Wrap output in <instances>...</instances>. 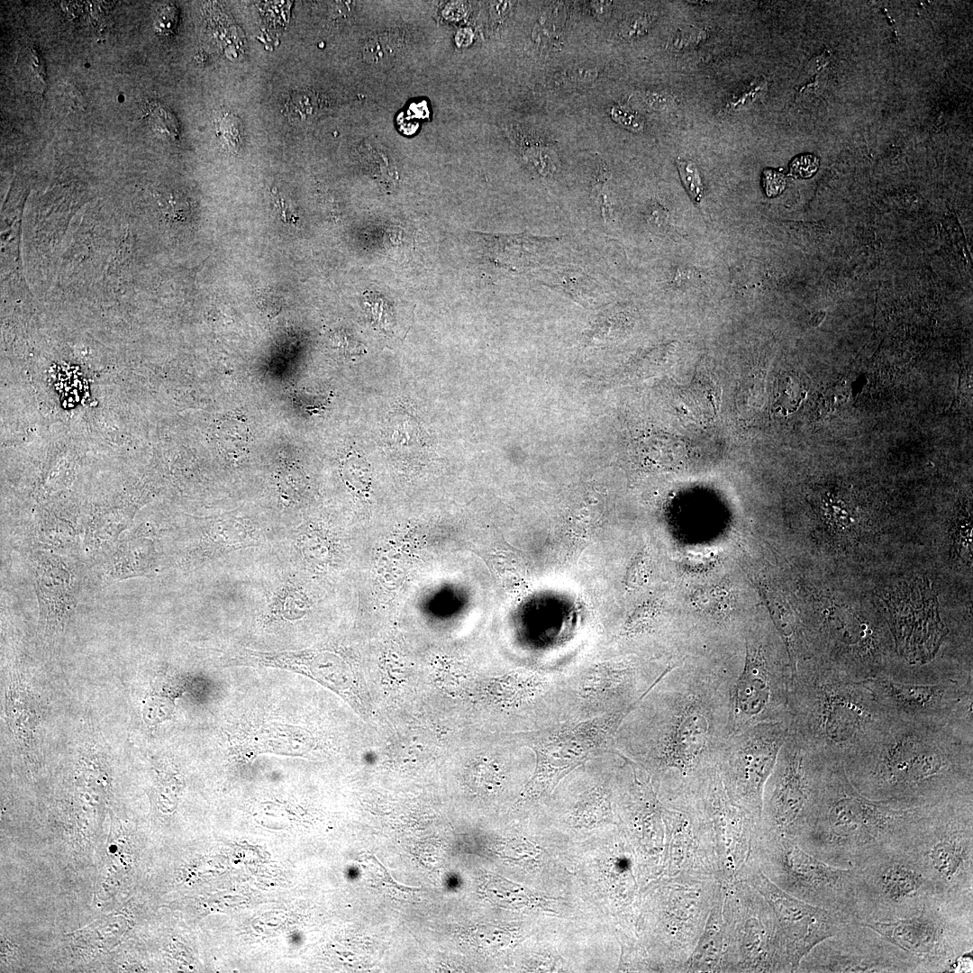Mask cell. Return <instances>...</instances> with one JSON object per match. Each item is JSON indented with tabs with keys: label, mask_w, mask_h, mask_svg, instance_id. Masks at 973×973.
<instances>
[{
	"label": "cell",
	"mask_w": 973,
	"mask_h": 973,
	"mask_svg": "<svg viewBox=\"0 0 973 973\" xmlns=\"http://www.w3.org/2000/svg\"><path fill=\"white\" fill-rule=\"evenodd\" d=\"M740 667L685 657L619 725V754L654 778L664 804L688 798L716 768L730 736V694Z\"/></svg>",
	"instance_id": "obj_1"
},
{
	"label": "cell",
	"mask_w": 973,
	"mask_h": 973,
	"mask_svg": "<svg viewBox=\"0 0 973 973\" xmlns=\"http://www.w3.org/2000/svg\"><path fill=\"white\" fill-rule=\"evenodd\" d=\"M862 796L914 805L973 798V731L892 716L843 766Z\"/></svg>",
	"instance_id": "obj_2"
},
{
	"label": "cell",
	"mask_w": 973,
	"mask_h": 973,
	"mask_svg": "<svg viewBox=\"0 0 973 973\" xmlns=\"http://www.w3.org/2000/svg\"><path fill=\"white\" fill-rule=\"evenodd\" d=\"M933 805L868 798L851 785L842 765L827 763L813 807L788 836L830 865L860 868L902 846Z\"/></svg>",
	"instance_id": "obj_3"
},
{
	"label": "cell",
	"mask_w": 973,
	"mask_h": 973,
	"mask_svg": "<svg viewBox=\"0 0 973 973\" xmlns=\"http://www.w3.org/2000/svg\"><path fill=\"white\" fill-rule=\"evenodd\" d=\"M891 718L865 680L851 677L814 656L795 666L788 727L827 763L843 766Z\"/></svg>",
	"instance_id": "obj_4"
},
{
	"label": "cell",
	"mask_w": 973,
	"mask_h": 973,
	"mask_svg": "<svg viewBox=\"0 0 973 973\" xmlns=\"http://www.w3.org/2000/svg\"><path fill=\"white\" fill-rule=\"evenodd\" d=\"M864 680L892 716L973 730L972 666L903 659Z\"/></svg>",
	"instance_id": "obj_5"
},
{
	"label": "cell",
	"mask_w": 973,
	"mask_h": 973,
	"mask_svg": "<svg viewBox=\"0 0 973 973\" xmlns=\"http://www.w3.org/2000/svg\"><path fill=\"white\" fill-rule=\"evenodd\" d=\"M859 923L897 947L916 973L958 972L973 950V893L939 894L912 916Z\"/></svg>",
	"instance_id": "obj_6"
},
{
	"label": "cell",
	"mask_w": 973,
	"mask_h": 973,
	"mask_svg": "<svg viewBox=\"0 0 973 973\" xmlns=\"http://www.w3.org/2000/svg\"><path fill=\"white\" fill-rule=\"evenodd\" d=\"M777 887L808 904L855 921L859 868L830 865L786 834L760 832L751 859Z\"/></svg>",
	"instance_id": "obj_7"
},
{
	"label": "cell",
	"mask_w": 973,
	"mask_h": 973,
	"mask_svg": "<svg viewBox=\"0 0 973 973\" xmlns=\"http://www.w3.org/2000/svg\"><path fill=\"white\" fill-rule=\"evenodd\" d=\"M904 845L940 894L973 893V798L934 805Z\"/></svg>",
	"instance_id": "obj_8"
},
{
	"label": "cell",
	"mask_w": 973,
	"mask_h": 973,
	"mask_svg": "<svg viewBox=\"0 0 973 973\" xmlns=\"http://www.w3.org/2000/svg\"><path fill=\"white\" fill-rule=\"evenodd\" d=\"M672 807L691 818L717 880H739L751 859L760 823L732 801L717 766L692 796Z\"/></svg>",
	"instance_id": "obj_9"
},
{
	"label": "cell",
	"mask_w": 973,
	"mask_h": 973,
	"mask_svg": "<svg viewBox=\"0 0 973 973\" xmlns=\"http://www.w3.org/2000/svg\"><path fill=\"white\" fill-rule=\"evenodd\" d=\"M743 639V662L730 694V736L759 723L789 720L792 668L787 654L759 630L749 629Z\"/></svg>",
	"instance_id": "obj_10"
},
{
	"label": "cell",
	"mask_w": 973,
	"mask_h": 973,
	"mask_svg": "<svg viewBox=\"0 0 973 973\" xmlns=\"http://www.w3.org/2000/svg\"><path fill=\"white\" fill-rule=\"evenodd\" d=\"M859 869L855 898L858 923L912 916L940 894L919 859L904 844Z\"/></svg>",
	"instance_id": "obj_11"
},
{
	"label": "cell",
	"mask_w": 973,
	"mask_h": 973,
	"mask_svg": "<svg viewBox=\"0 0 973 973\" xmlns=\"http://www.w3.org/2000/svg\"><path fill=\"white\" fill-rule=\"evenodd\" d=\"M726 951L722 972H788L768 902L741 880L722 884Z\"/></svg>",
	"instance_id": "obj_12"
},
{
	"label": "cell",
	"mask_w": 973,
	"mask_h": 973,
	"mask_svg": "<svg viewBox=\"0 0 973 973\" xmlns=\"http://www.w3.org/2000/svg\"><path fill=\"white\" fill-rule=\"evenodd\" d=\"M827 762L789 730L763 792L760 832L789 835L813 807Z\"/></svg>",
	"instance_id": "obj_13"
},
{
	"label": "cell",
	"mask_w": 973,
	"mask_h": 973,
	"mask_svg": "<svg viewBox=\"0 0 973 973\" xmlns=\"http://www.w3.org/2000/svg\"><path fill=\"white\" fill-rule=\"evenodd\" d=\"M788 722L763 723L731 735L717 769L733 803L761 823L765 784L788 734Z\"/></svg>",
	"instance_id": "obj_14"
},
{
	"label": "cell",
	"mask_w": 973,
	"mask_h": 973,
	"mask_svg": "<svg viewBox=\"0 0 973 973\" xmlns=\"http://www.w3.org/2000/svg\"><path fill=\"white\" fill-rule=\"evenodd\" d=\"M739 880L757 890L772 909L788 972H797L801 960L814 946L852 921L787 894L770 881L752 860L744 868Z\"/></svg>",
	"instance_id": "obj_15"
},
{
	"label": "cell",
	"mask_w": 973,
	"mask_h": 973,
	"mask_svg": "<svg viewBox=\"0 0 973 973\" xmlns=\"http://www.w3.org/2000/svg\"><path fill=\"white\" fill-rule=\"evenodd\" d=\"M797 972L916 973L897 947L856 921L814 946Z\"/></svg>",
	"instance_id": "obj_16"
},
{
	"label": "cell",
	"mask_w": 973,
	"mask_h": 973,
	"mask_svg": "<svg viewBox=\"0 0 973 973\" xmlns=\"http://www.w3.org/2000/svg\"><path fill=\"white\" fill-rule=\"evenodd\" d=\"M665 892V955L670 971L685 972L709 914L723 893L714 879L668 878Z\"/></svg>",
	"instance_id": "obj_17"
},
{
	"label": "cell",
	"mask_w": 973,
	"mask_h": 973,
	"mask_svg": "<svg viewBox=\"0 0 973 973\" xmlns=\"http://www.w3.org/2000/svg\"><path fill=\"white\" fill-rule=\"evenodd\" d=\"M227 666L271 668L310 677L346 699L354 694V675L339 655L311 650L259 651L242 649L225 661Z\"/></svg>",
	"instance_id": "obj_18"
},
{
	"label": "cell",
	"mask_w": 973,
	"mask_h": 973,
	"mask_svg": "<svg viewBox=\"0 0 973 973\" xmlns=\"http://www.w3.org/2000/svg\"><path fill=\"white\" fill-rule=\"evenodd\" d=\"M664 822V867L668 878L717 880L714 868L689 815L683 810L666 805Z\"/></svg>",
	"instance_id": "obj_19"
},
{
	"label": "cell",
	"mask_w": 973,
	"mask_h": 973,
	"mask_svg": "<svg viewBox=\"0 0 973 973\" xmlns=\"http://www.w3.org/2000/svg\"><path fill=\"white\" fill-rule=\"evenodd\" d=\"M239 733L236 750L239 753H277L292 756H304L314 749V740L309 731L300 726L271 722L252 723Z\"/></svg>",
	"instance_id": "obj_20"
},
{
	"label": "cell",
	"mask_w": 973,
	"mask_h": 973,
	"mask_svg": "<svg viewBox=\"0 0 973 973\" xmlns=\"http://www.w3.org/2000/svg\"><path fill=\"white\" fill-rule=\"evenodd\" d=\"M261 541L260 525L243 522L224 521L206 525L197 548L194 550L199 558L207 559L219 557L239 549L257 546Z\"/></svg>",
	"instance_id": "obj_21"
},
{
	"label": "cell",
	"mask_w": 973,
	"mask_h": 973,
	"mask_svg": "<svg viewBox=\"0 0 973 973\" xmlns=\"http://www.w3.org/2000/svg\"><path fill=\"white\" fill-rule=\"evenodd\" d=\"M725 951L726 932L722 893L709 914L704 932L687 962L685 972H722Z\"/></svg>",
	"instance_id": "obj_22"
},
{
	"label": "cell",
	"mask_w": 973,
	"mask_h": 973,
	"mask_svg": "<svg viewBox=\"0 0 973 973\" xmlns=\"http://www.w3.org/2000/svg\"><path fill=\"white\" fill-rule=\"evenodd\" d=\"M489 259L508 269L532 265L547 242L527 234H481Z\"/></svg>",
	"instance_id": "obj_23"
},
{
	"label": "cell",
	"mask_w": 973,
	"mask_h": 973,
	"mask_svg": "<svg viewBox=\"0 0 973 973\" xmlns=\"http://www.w3.org/2000/svg\"><path fill=\"white\" fill-rule=\"evenodd\" d=\"M541 277L546 285L567 293L582 305H593L600 300L598 283L577 269H550Z\"/></svg>",
	"instance_id": "obj_24"
},
{
	"label": "cell",
	"mask_w": 973,
	"mask_h": 973,
	"mask_svg": "<svg viewBox=\"0 0 973 973\" xmlns=\"http://www.w3.org/2000/svg\"><path fill=\"white\" fill-rule=\"evenodd\" d=\"M323 106L321 96L308 89L291 91L283 100V113L294 123L314 120Z\"/></svg>",
	"instance_id": "obj_25"
},
{
	"label": "cell",
	"mask_w": 973,
	"mask_h": 973,
	"mask_svg": "<svg viewBox=\"0 0 973 973\" xmlns=\"http://www.w3.org/2000/svg\"><path fill=\"white\" fill-rule=\"evenodd\" d=\"M219 445L227 459L238 460L246 454L249 445V429L238 418H228L220 423Z\"/></svg>",
	"instance_id": "obj_26"
},
{
	"label": "cell",
	"mask_w": 973,
	"mask_h": 973,
	"mask_svg": "<svg viewBox=\"0 0 973 973\" xmlns=\"http://www.w3.org/2000/svg\"><path fill=\"white\" fill-rule=\"evenodd\" d=\"M642 447H645L660 465L665 468H679L687 459L685 443L677 437L671 435H656L650 438Z\"/></svg>",
	"instance_id": "obj_27"
},
{
	"label": "cell",
	"mask_w": 973,
	"mask_h": 973,
	"mask_svg": "<svg viewBox=\"0 0 973 973\" xmlns=\"http://www.w3.org/2000/svg\"><path fill=\"white\" fill-rule=\"evenodd\" d=\"M403 44V38L396 31L377 34L365 43L363 58L372 64L388 61L398 53Z\"/></svg>",
	"instance_id": "obj_28"
},
{
	"label": "cell",
	"mask_w": 973,
	"mask_h": 973,
	"mask_svg": "<svg viewBox=\"0 0 973 973\" xmlns=\"http://www.w3.org/2000/svg\"><path fill=\"white\" fill-rule=\"evenodd\" d=\"M301 596L302 594L295 587V583H287L277 588L269 604V617L285 621L301 616L302 607L299 604H304L299 598Z\"/></svg>",
	"instance_id": "obj_29"
},
{
	"label": "cell",
	"mask_w": 973,
	"mask_h": 973,
	"mask_svg": "<svg viewBox=\"0 0 973 973\" xmlns=\"http://www.w3.org/2000/svg\"><path fill=\"white\" fill-rule=\"evenodd\" d=\"M21 68L26 82L35 91H43L46 87V71L43 59L39 52L27 47L21 56Z\"/></svg>",
	"instance_id": "obj_30"
},
{
	"label": "cell",
	"mask_w": 973,
	"mask_h": 973,
	"mask_svg": "<svg viewBox=\"0 0 973 973\" xmlns=\"http://www.w3.org/2000/svg\"><path fill=\"white\" fill-rule=\"evenodd\" d=\"M523 157L527 166L540 175H551L556 170L555 153L548 147L529 146L523 150Z\"/></svg>",
	"instance_id": "obj_31"
},
{
	"label": "cell",
	"mask_w": 973,
	"mask_h": 973,
	"mask_svg": "<svg viewBox=\"0 0 973 973\" xmlns=\"http://www.w3.org/2000/svg\"><path fill=\"white\" fill-rule=\"evenodd\" d=\"M677 166L689 196L695 203H701L704 198V185L696 165L691 160L677 159Z\"/></svg>",
	"instance_id": "obj_32"
},
{
	"label": "cell",
	"mask_w": 973,
	"mask_h": 973,
	"mask_svg": "<svg viewBox=\"0 0 973 973\" xmlns=\"http://www.w3.org/2000/svg\"><path fill=\"white\" fill-rule=\"evenodd\" d=\"M765 89V81L760 78L754 79L732 94L727 102L726 108L730 111L745 109L757 101Z\"/></svg>",
	"instance_id": "obj_33"
},
{
	"label": "cell",
	"mask_w": 973,
	"mask_h": 973,
	"mask_svg": "<svg viewBox=\"0 0 973 973\" xmlns=\"http://www.w3.org/2000/svg\"><path fill=\"white\" fill-rule=\"evenodd\" d=\"M148 121L152 130L167 138H176L177 126L173 114L159 105H153L149 109Z\"/></svg>",
	"instance_id": "obj_34"
},
{
	"label": "cell",
	"mask_w": 973,
	"mask_h": 973,
	"mask_svg": "<svg viewBox=\"0 0 973 973\" xmlns=\"http://www.w3.org/2000/svg\"><path fill=\"white\" fill-rule=\"evenodd\" d=\"M650 14H634L624 20L618 28V35L623 40H632L647 33L653 24Z\"/></svg>",
	"instance_id": "obj_35"
},
{
	"label": "cell",
	"mask_w": 973,
	"mask_h": 973,
	"mask_svg": "<svg viewBox=\"0 0 973 973\" xmlns=\"http://www.w3.org/2000/svg\"><path fill=\"white\" fill-rule=\"evenodd\" d=\"M611 115L616 123L628 130L640 132L644 129L643 118L630 108L622 105L614 106L611 111Z\"/></svg>",
	"instance_id": "obj_36"
},
{
	"label": "cell",
	"mask_w": 973,
	"mask_h": 973,
	"mask_svg": "<svg viewBox=\"0 0 973 973\" xmlns=\"http://www.w3.org/2000/svg\"><path fill=\"white\" fill-rule=\"evenodd\" d=\"M819 168V159L813 154L796 157L790 163V174L797 178L812 177Z\"/></svg>",
	"instance_id": "obj_37"
},
{
	"label": "cell",
	"mask_w": 973,
	"mask_h": 973,
	"mask_svg": "<svg viewBox=\"0 0 973 973\" xmlns=\"http://www.w3.org/2000/svg\"><path fill=\"white\" fill-rule=\"evenodd\" d=\"M705 37V32L696 27H686L680 29L673 36L671 47L676 50H683L695 46Z\"/></svg>",
	"instance_id": "obj_38"
},
{
	"label": "cell",
	"mask_w": 973,
	"mask_h": 973,
	"mask_svg": "<svg viewBox=\"0 0 973 973\" xmlns=\"http://www.w3.org/2000/svg\"><path fill=\"white\" fill-rule=\"evenodd\" d=\"M762 186L768 197H774L782 193L786 187L784 175L774 169H765L762 175Z\"/></svg>",
	"instance_id": "obj_39"
},
{
	"label": "cell",
	"mask_w": 973,
	"mask_h": 973,
	"mask_svg": "<svg viewBox=\"0 0 973 973\" xmlns=\"http://www.w3.org/2000/svg\"><path fill=\"white\" fill-rule=\"evenodd\" d=\"M177 13L173 6L164 5L158 10L155 19L154 27L158 32L167 34L171 32L177 23Z\"/></svg>",
	"instance_id": "obj_40"
},
{
	"label": "cell",
	"mask_w": 973,
	"mask_h": 973,
	"mask_svg": "<svg viewBox=\"0 0 973 973\" xmlns=\"http://www.w3.org/2000/svg\"><path fill=\"white\" fill-rule=\"evenodd\" d=\"M645 101L650 107L656 110L665 109L672 104V98L669 95L659 92L648 94Z\"/></svg>",
	"instance_id": "obj_41"
},
{
	"label": "cell",
	"mask_w": 973,
	"mask_h": 973,
	"mask_svg": "<svg viewBox=\"0 0 973 973\" xmlns=\"http://www.w3.org/2000/svg\"><path fill=\"white\" fill-rule=\"evenodd\" d=\"M372 859H373L375 860V862H376V863H377V865L379 866L380 869H381V870H382V871L384 872V875H385V876H383V878H384V880H385V881H386V882H388V883H390V884H391V885H392L393 887H397V888H399V889H400V890H402V891H407V892H408V891H415V890H418V889H419L418 887H405V886H401V885L397 884V883H396V881H395V880H394V879H393V878H392L390 877V874H389V872H387V870L386 869V868H385V867H384V866H383V865H382V864H381V863H380V862H379V861H378V860H377V859H376V857H372Z\"/></svg>",
	"instance_id": "obj_42"
},
{
	"label": "cell",
	"mask_w": 973,
	"mask_h": 973,
	"mask_svg": "<svg viewBox=\"0 0 973 973\" xmlns=\"http://www.w3.org/2000/svg\"><path fill=\"white\" fill-rule=\"evenodd\" d=\"M611 4V2L606 1H596L592 2V7L595 13H596L598 15H602L609 11Z\"/></svg>",
	"instance_id": "obj_43"
}]
</instances>
